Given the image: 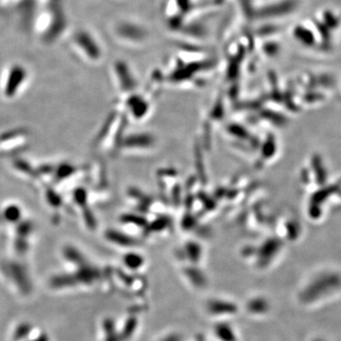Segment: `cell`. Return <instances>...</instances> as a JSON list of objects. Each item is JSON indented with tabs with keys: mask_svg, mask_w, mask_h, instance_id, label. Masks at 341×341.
<instances>
[{
	"mask_svg": "<svg viewBox=\"0 0 341 341\" xmlns=\"http://www.w3.org/2000/svg\"><path fill=\"white\" fill-rule=\"evenodd\" d=\"M28 133L23 128H15L0 133V154L14 153L27 143Z\"/></svg>",
	"mask_w": 341,
	"mask_h": 341,
	"instance_id": "cell-1",
	"label": "cell"
},
{
	"mask_svg": "<svg viewBox=\"0 0 341 341\" xmlns=\"http://www.w3.org/2000/svg\"><path fill=\"white\" fill-rule=\"evenodd\" d=\"M25 76V72L17 68L9 73L5 84L2 87L3 96L6 98V100H13L17 96V94L20 92V88L23 86Z\"/></svg>",
	"mask_w": 341,
	"mask_h": 341,
	"instance_id": "cell-2",
	"label": "cell"
},
{
	"mask_svg": "<svg viewBox=\"0 0 341 341\" xmlns=\"http://www.w3.org/2000/svg\"><path fill=\"white\" fill-rule=\"evenodd\" d=\"M25 217L21 206L16 203H8L0 208V224L13 226Z\"/></svg>",
	"mask_w": 341,
	"mask_h": 341,
	"instance_id": "cell-3",
	"label": "cell"
},
{
	"mask_svg": "<svg viewBox=\"0 0 341 341\" xmlns=\"http://www.w3.org/2000/svg\"><path fill=\"white\" fill-rule=\"evenodd\" d=\"M216 335L219 340L222 339L224 341H236V337L232 334L231 329L224 324L216 329Z\"/></svg>",
	"mask_w": 341,
	"mask_h": 341,
	"instance_id": "cell-4",
	"label": "cell"
}]
</instances>
